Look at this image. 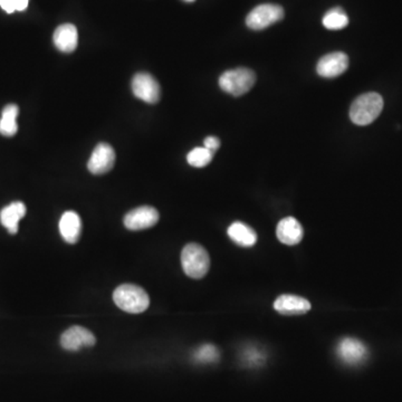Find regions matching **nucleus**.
Listing matches in <instances>:
<instances>
[{
  "label": "nucleus",
  "mask_w": 402,
  "mask_h": 402,
  "mask_svg": "<svg viewBox=\"0 0 402 402\" xmlns=\"http://www.w3.org/2000/svg\"><path fill=\"white\" fill-rule=\"evenodd\" d=\"M54 44L63 53H72L77 47L78 34L76 27L72 24H64L57 27L54 33Z\"/></svg>",
  "instance_id": "nucleus-14"
},
{
  "label": "nucleus",
  "mask_w": 402,
  "mask_h": 402,
  "mask_svg": "<svg viewBox=\"0 0 402 402\" xmlns=\"http://www.w3.org/2000/svg\"><path fill=\"white\" fill-rule=\"evenodd\" d=\"M322 24L328 30H343L349 24V17L343 9L335 7L326 12L323 17Z\"/></svg>",
  "instance_id": "nucleus-19"
},
{
  "label": "nucleus",
  "mask_w": 402,
  "mask_h": 402,
  "mask_svg": "<svg viewBox=\"0 0 402 402\" xmlns=\"http://www.w3.org/2000/svg\"><path fill=\"white\" fill-rule=\"evenodd\" d=\"M184 1H187V3H193L195 0H184Z\"/></svg>",
  "instance_id": "nucleus-24"
},
{
  "label": "nucleus",
  "mask_w": 402,
  "mask_h": 402,
  "mask_svg": "<svg viewBox=\"0 0 402 402\" xmlns=\"http://www.w3.org/2000/svg\"><path fill=\"white\" fill-rule=\"evenodd\" d=\"M276 236L281 243L285 245L294 246L301 243L304 236V231L297 219L294 217H286L278 222L276 228Z\"/></svg>",
  "instance_id": "nucleus-12"
},
{
  "label": "nucleus",
  "mask_w": 402,
  "mask_h": 402,
  "mask_svg": "<svg viewBox=\"0 0 402 402\" xmlns=\"http://www.w3.org/2000/svg\"><path fill=\"white\" fill-rule=\"evenodd\" d=\"M159 220V213L157 209L149 206L136 208L131 210L125 218V227L129 231H143L148 229L157 224Z\"/></svg>",
  "instance_id": "nucleus-10"
},
{
  "label": "nucleus",
  "mask_w": 402,
  "mask_h": 402,
  "mask_svg": "<svg viewBox=\"0 0 402 402\" xmlns=\"http://www.w3.org/2000/svg\"><path fill=\"white\" fill-rule=\"evenodd\" d=\"M30 0H0V7L8 12H24L28 7Z\"/></svg>",
  "instance_id": "nucleus-22"
},
{
  "label": "nucleus",
  "mask_w": 402,
  "mask_h": 402,
  "mask_svg": "<svg viewBox=\"0 0 402 402\" xmlns=\"http://www.w3.org/2000/svg\"><path fill=\"white\" fill-rule=\"evenodd\" d=\"M59 231L66 243L75 244L82 233V220L75 211H66L59 220Z\"/></svg>",
  "instance_id": "nucleus-15"
},
{
  "label": "nucleus",
  "mask_w": 402,
  "mask_h": 402,
  "mask_svg": "<svg viewBox=\"0 0 402 402\" xmlns=\"http://www.w3.org/2000/svg\"><path fill=\"white\" fill-rule=\"evenodd\" d=\"M19 109L16 104H8L3 109L0 118V134L5 136H12L17 134L18 125L16 122Z\"/></svg>",
  "instance_id": "nucleus-18"
},
{
  "label": "nucleus",
  "mask_w": 402,
  "mask_h": 402,
  "mask_svg": "<svg viewBox=\"0 0 402 402\" xmlns=\"http://www.w3.org/2000/svg\"><path fill=\"white\" fill-rule=\"evenodd\" d=\"M96 342L94 335L82 326H72L61 337V346L66 351H80L83 348H91Z\"/></svg>",
  "instance_id": "nucleus-8"
},
{
  "label": "nucleus",
  "mask_w": 402,
  "mask_h": 402,
  "mask_svg": "<svg viewBox=\"0 0 402 402\" xmlns=\"http://www.w3.org/2000/svg\"><path fill=\"white\" fill-rule=\"evenodd\" d=\"M113 301L118 308L131 314L142 313L150 305L148 293L134 284L120 285L113 293Z\"/></svg>",
  "instance_id": "nucleus-2"
},
{
  "label": "nucleus",
  "mask_w": 402,
  "mask_h": 402,
  "mask_svg": "<svg viewBox=\"0 0 402 402\" xmlns=\"http://www.w3.org/2000/svg\"><path fill=\"white\" fill-rule=\"evenodd\" d=\"M284 17V9L275 3H263L255 7L247 17L246 25L253 30H265Z\"/></svg>",
  "instance_id": "nucleus-5"
},
{
  "label": "nucleus",
  "mask_w": 402,
  "mask_h": 402,
  "mask_svg": "<svg viewBox=\"0 0 402 402\" xmlns=\"http://www.w3.org/2000/svg\"><path fill=\"white\" fill-rule=\"evenodd\" d=\"M25 215H26V206L21 201H15L1 210L0 222L10 234H17L18 225L21 219L24 218Z\"/></svg>",
  "instance_id": "nucleus-16"
},
{
  "label": "nucleus",
  "mask_w": 402,
  "mask_h": 402,
  "mask_svg": "<svg viewBox=\"0 0 402 402\" xmlns=\"http://www.w3.org/2000/svg\"><path fill=\"white\" fill-rule=\"evenodd\" d=\"M132 92L136 98L149 104L157 103L161 95L159 83L148 73H139L134 77Z\"/></svg>",
  "instance_id": "nucleus-6"
},
{
  "label": "nucleus",
  "mask_w": 402,
  "mask_h": 402,
  "mask_svg": "<svg viewBox=\"0 0 402 402\" xmlns=\"http://www.w3.org/2000/svg\"><path fill=\"white\" fill-rule=\"evenodd\" d=\"M227 234L235 244L242 247H251L257 242V234L244 222H233L228 227Z\"/></svg>",
  "instance_id": "nucleus-17"
},
{
  "label": "nucleus",
  "mask_w": 402,
  "mask_h": 402,
  "mask_svg": "<svg viewBox=\"0 0 402 402\" xmlns=\"http://www.w3.org/2000/svg\"><path fill=\"white\" fill-rule=\"evenodd\" d=\"M204 147L211 152L218 150L220 147V141L216 136H208L204 141Z\"/></svg>",
  "instance_id": "nucleus-23"
},
{
  "label": "nucleus",
  "mask_w": 402,
  "mask_h": 402,
  "mask_svg": "<svg viewBox=\"0 0 402 402\" xmlns=\"http://www.w3.org/2000/svg\"><path fill=\"white\" fill-rule=\"evenodd\" d=\"M193 359L199 363H213L219 360V351L216 346L204 344L195 350Z\"/></svg>",
  "instance_id": "nucleus-21"
},
{
  "label": "nucleus",
  "mask_w": 402,
  "mask_h": 402,
  "mask_svg": "<svg viewBox=\"0 0 402 402\" xmlns=\"http://www.w3.org/2000/svg\"><path fill=\"white\" fill-rule=\"evenodd\" d=\"M274 308L284 315H299L310 310V303L301 296L285 294L281 295L274 303Z\"/></svg>",
  "instance_id": "nucleus-13"
},
{
  "label": "nucleus",
  "mask_w": 402,
  "mask_h": 402,
  "mask_svg": "<svg viewBox=\"0 0 402 402\" xmlns=\"http://www.w3.org/2000/svg\"><path fill=\"white\" fill-rule=\"evenodd\" d=\"M114 162H116V152L112 147L107 143H100L95 147L87 163V168L93 175H103L113 168Z\"/></svg>",
  "instance_id": "nucleus-9"
},
{
  "label": "nucleus",
  "mask_w": 402,
  "mask_h": 402,
  "mask_svg": "<svg viewBox=\"0 0 402 402\" xmlns=\"http://www.w3.org/2000/svg\"><path fill=\"white\" fill-rule=\"evenodd\" d=\"M181 265L187 276L199 279L204 277L209 271V255L202 246L188 244L181 253Z\"/></svg>",
  "instance_id": "nucleus-3"
},
{
  "label": "nucleus",
  "mask_w": 402,
  "mask_h": 402,
  "mask_svg": "<svg viewBox=\"0 0 402 402\" xmlns=\"http://www.w3.org/2000/svg\"><path fill=\"white\" fill-rule=\"evenodd\" d=\"M383 109V98L378 93H366L355 98L350 107V118L357 125L372 123Z\"/></svg>",
  "instance_id": "nucleus-1"
},
{
  "label": "nucleus",
  "mask_w": 402,
  "mask_h": 402,
  "mask_svg": "<svg viewBox=\"0 0 402 402\" xmlns=\"http://www.w3.org/2000/svg\"><path fill=\"white\" fill-rule=\"evenodd\" d=\"M349 67V57L343 52L326 54L317 65V74L324 78H335Z\"/></svg>",
  "instance_id": "nucleus-7"
},
{
  "label": "nucleus",
  "mask_w": 402,
  "mask_h": 402,
  "mask_svg": "<svg viewBox=\"0 0 402 402\" xmlns=\"http://www.w3.org/2000/svg\"><path fill=\"white\" fill-rule=\"evenodd\" d=\"M213 152L204 148H195L187 156V161L195 168H204L213 160Z\"/></svg>",
  "instance_id": "nucleus-20"
},
{
  "label": "nucleus",
  "mask_w": 402,
  "mask_h": 402,
  "mask_svg": "<svg viewBox=\"0 0 402 402\" xmlns=\"http://www.w3.org/2000/svg\"><path fill=\"white\" fill-rule=\"evenodd\" d=\"M337 355L341 361L350 366H355L366 360L368 355L367 346L363 342L352 337H346L337 344Z\"/></svg>",
  "instance_id": "nucleus-11"
},
{
  "label": "nucleus",
  "mask_w": 402,
  "mask_h": 402,
  "mask_svg": "<svg viewBox=\"0 0 402 402\" xmlns=\"http://www.w3.org/2000/svg\"><path fill=\"white\" fill-rule=\"evenodd\" d=\"M256 82L254 72L246 67L229 70L219 77V86L224 92L233 96H242L251 91Z\"/></svg>",
  "instance_id": "nucleus-4"
}]
</instances>
